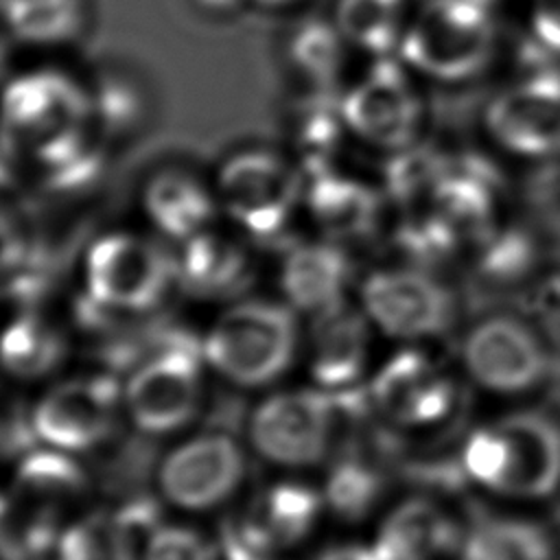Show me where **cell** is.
Segmentation results:
<instances>
[{"mask_svg": "<svg viewBox=\"0 0 560 560\" xmlns=\"http://www.w3.org/2000/svg\"><path fill=\"white\" fill-rule=\"evenodd\" d=\"M462 468L492 494L547 499L560 488V420L521 409L481 424L462 446Z\"/></svg>", "mask_w": 560, "mask_h": 560, "instance_id": "6da1fadb", "label": "cell"}, {"mask_svg": "<svg viewBox=\"0 0 560 560\" xmlns=\"http://www.w3.org/2000/svg\"><path fill=\"white\" fill-rule=\"evenodd\" d=\"M497 48L492 0H420L398 48L400 61L438 83L477 77Z\"/></svg>", "mask_w": 560, "mask_h": 560, "instance_id": "7a4b0ae2", "label": "cell"}, {"mask_svg": "<svg viewBox=\"0 0 560 560\" xmlns=\"http://www.w3.org/2000/svg\"><path fill=\"white\" fill-rule=\"evenodd\" d=\"M300 328L289 304L271 300H238L210 326L203 361L228 383L265 387L282 378L295 361Z\"/></svg>", "mask_w": 560, "mask_h": 560, "instance_id": "3957f363", "label": "cell"}, {"mask_svg": "<svg viewBox=\"0 0 560 560\" xmlns=\"http://www.w3.org/2000/svg\"><path fill=\"white\" fill-rule=\"evenodd\" d=\"M173 280H177V267L168 252L136 232L103 234L90 245L83 260L85 295L103 313L153 311Z\"/></svg>", "mask_w": 560, "mask_h": 560, "instance_id": "277c9868", "label": "cell"}, {"mask_svg": "<svg viewBox=\"0 0 560 560\" xmlns=\"http://www.w3.org/2000/svg\"><path fill=\"white\" fill-rule=\"evenodd\" d=\"M92 122L88 85L59 70H33L9 81L0 96V138L15 155L33 158Z\"/></svg>", "mask_w": 560, "mask_h": 560, "instance_id": "5b68a950", "label": "cell"}, {"mask_svg": "<svg viewBox=\"0 0 560 560\" xmlns=\"http://www.w3.org/2000/svg\"><path fill=\"white\" fill-rule=\"evenodd\" d=\"M212 186L219 208L256 238L278 236L304 197L295 164L269 149L232 153Z\"/></svg>", "mask_w": 560, "mask_h": 560, "instance_id": "8992f818", "label": "cell"}, {"mask_svg": "<svg viewBox=\"0 0 560 560\" xmlns=\"http://www.w3.org/2000/svg\"><path fill=\"white\" fill-rule=\"evenodd\" d=\"M324 389H282L256 405L247 422L254 451L273 466L298 470L324 462L335 444L339 411Z\"/></svg>", "mask_w": 560, "mask_h": 560, "instance_id": "52a82bcc", "label": "cell"}, {"mask_svg": "<svg viewBox=\"0 0 560 560\" xmlns=\"http://www.w3.org/2000/svg\"><path fill=\"white\" fill-rule=\"evenodd\" d=\"M201 361V348L184 341H168L142 359L122 389V409L131 424L147 435L184 429L203 398Z\"/></svg>", "mask_w": 560, "mask_h": 560, "instance_id": "ba28073f", "label": "cell"}, {"mask_svg": "<svg viewBox=\"0 0 560 560\" xmlns=\"http://www.w3.org/2000/svg\"><path fill=\"white\" fill-rule=\"evenodd\" d=\"M413 74L402 61L376 59L372 70L339 103L348 131L383 151L409 149L422 133L427 118Z\"/></svg>", "mask_w": 560, "mask_h": 560, "instance_id": "9c48e42d", "label": "cell"}, {"mask_svg": "<svg viewBox=\"0 0 560 560\" xmlns=\"http://www.w3.org/2000/svg\"><path fill=\"white\" fill-rule=\"evenodd\" d=\"M122 411V389L114 381L77 376L55 383L37 398L31 427L44 446L81 455L114 435Z\"/></svg>", "mask_w": 560, "mask_h": 560, "instance_id": "30bf717a", "label": "cell"}, {"mask_svg": "<svg viewBox=\"0 0 560 560\" xmlns=\"http://www.w3.org/2000/svg\"><path fill=\"white\" fill-rule=\"evenodd\" d=\"M247 475L245 451L228 433H197L175 444L158 466V490L184 512H208L236 494Z\"/></svg>", "mask_w": 560, "mask_h": 560, "instance_id": "8fae6325", "label": "cell"}, {"mask_svg": "<svg viewBox=\"0 0 560 560\" xmlns=\"http://www.w3.org/2000/svg\"><path fill=\"white\" fill-rule=\"evenodd\" d=\"M370 324L396 339H429L444 335L455 322V298L438 278L389 267L370 273L359 289Z\"/></svg>", "mask_w": 560, "mask_h": 560, "instance_id": "7c38bea8", "label": "cell"}, {"mask_svg": "<svg viewBox=\"0 0 560 560\" xmlns=\"http://www.w3.org/2000/svg\"><path fill=\"white\" fill-rule=\"evenodd\" d=\"M462 365L479 387L514 396L542 383L549 357L538 332L523 319L492 315L466 332Z\"/></svg>", "mask_w": 560, "mask_h": 560, "instance_id": "4fadbf2b", "label": "cell"}, {"mask_svg": "<svg viewBox=\"0 0 560 560\" xmlns=\"http://www.w3.org/2000/svg\"><path fill=\"white\" fill-rule=\"evenodd\" d=\"M368 400L389 424L418 431L435 427L453 413L457 387L433 359L407 348L374 372Z\"/></svg>", "mask_w": 560, "mask_h": 560, "instance_id": "5bb4252c", "label": "cell"}, {"mask_svg": "<svg viewBox=\"0 0 560 560\" xmlns=\"http://www.w3.org/2000/svg\"><path fill=\"white\" fill-rule=\"evenodd\" d=\"M492 138L514 155L547 158L560 151V81L547 74L503 90L486 116Z\"/></svg>", "mask_w": 560, "mask_h": 560, "instance_id": "9a60e30c", "label": "cell"}, {"mask_svg": "<svg viewBox=\"0 0 560 560\" xmlns=\"http://www.w3.org/2000/svg\"><path fill=\"white\" fill-rule=\"evenodd\" d=\"M324 494L298 481H276L260 488L245 505L238 525L228 534L260 553H280L300 545L315 529Z\"/></svg>", "mask_w": 560, "mask_h": 560, "instance_id": "2e32d148", "label": "cell"}, {"mask_svg": "<svg viewBox=\"0 0 560 560\" xmlns=\"http://www.w3.org/2000/svg\"><path fill=\"white\" fill-rule=\"evenodd\" d=\"M372 324L363 308L346 302L315 315L308 343V374L328 394H348L363 376L370 359Z\"/></svg>", "mask_w": 560, "mask_h": 560, "instance_id": "e0dca14e", "label": "cell"}, {"mask_svg": "<svg viewBox=\"0 0 560 560\" xmlns=\"http://www.w3.org/2000/svg\"><path fill=\"white\" fill-rule=\"evenodd\" d=\"M142 210L151 225L175 243L212 228L219 201L214 186L186 168H160L142 188Z\"/></svg>", "mask_w": 560, "mask_h": 560, "instance_id": "ac0fdd59", "label": "cell"}, {"mask_svg": "<svg viewBox=\"0 0 560 560\" xmlns=\"http://www.w3.org/2000/svg\"><path fill=\"white\" fill-rule=\"evenodd\" d=\"M457 521L427 497H409L383 518L374 547L383 560H444L462 545Z\"/></svg>", "mask_w": 560, "mask_h": 560, "instance_id": "d6986e66", "label": "cell"}, {"mask_svg": "<svg viewBox=\"0 0 560 560\" xmlns=\"http://www.w3.org/2000/svg\"><path fill=\"white\" fill-rule=\"evenodd\" d=\"M77 455L44 446L31 451L15 468L13 503L35 523H57L88 492V475Z\"/></svg>", "mask_w": 560, "mask_h": 560, "instance_id": "ffe728a7", "label": "cell"}, {"mask_svg": "<svg viewBox=\"0 0 560 560\" xmlns=\"http://www.w3.org/2000/svg\"><path fill=\"white\" fill-rule=\"evenodd\" d=\"M175 267L182 289L201 300L234 298L245 291L254 276L247 247L212 228L182 243Z\"/></svg>", "mask_w": 560, "mask_h": 560, "instance_id": "44dd1931", "label": "cell"}, {"mask_svg": "<svg viewBox=\"0 0 560 560\" xmlns=\"http://www.w3.org/2000/svg\"><path fill=\"white\" fill-rule=\"evenodd\" d=\"M350 262L339 243L313 241L289 249L280 267V289L295 313L319 315L343 302Z\"/></svg>", "mask_w": 560, "mask_h": 560, "instance_id": "7402d4cb", "label": "cell"}, {"mask_svg": "<svg viewBox=\"0 0 560 560\" xmlns=\"http://www.w3.org/2000/svg\"><path fill=\"white\" fill-rule=\"evenodd\" d=\"M88 0H0V26L28 48H68L90 28Z\"/></svg>", "mask_w": 560, "mask_h": 560, "instance_id": "603a6c76", "label": "cell"}, {"mask_svg": "<svg viewBox=\"0 0 560 560\" xmlns=\"http://www.w3.org/2000/svg\"><path fill=\"white\" fill-rule=\"evenodd\" d=\"M66 354L63 332L42 313H18L0 328V368L18 381L50 376Z\"/></svg>", "mask_w": 560, "mask_h": 560, "instance_id": "cb8c5ba5", "label": "cell"}, {"mask_svg": "<svg viewBox=\"0 0 560 560\" xmlns=\"http://www.w3.org/2000/svg\"><path fill=\"white\" fill-rule=\"evenodd\" d=\"M304 201L315 225L332 243L363 238L376 223L378 203L374 195L352 179L319 177L304 190Z\"/></svg>", "mask_w": 560, "mask_h": 560, "instance_id": "d4e9b609", "label": "cell"}, {"mask_svg": "<svg viewBox=\"0 0 560 560\" xmlns=\"http://www.w3.org/2000/svg\"><path fill=\"white\" fill-rule=\"evenodd\" d=\"M413 7V0H337L332 22L348 48L383 59L398 52Z\"/></svg>", "mask_w": 560, "mask_h": 560, "instance_id": "484cf974", "label": "cell"}, {"mask_svg": "<svg viewBox=\"0 0 560 560\" xmlns=\"http://www.w3.org/2000/svg\"><path fill=\"white\" fill-rule=\"evenodd\" d=\"M55 560H140V545L122 514L90 512L61 527Z\"/></svg>", "mask_w": 560, "mask_h": 560, "instance_id": "4316f807", "label": "cell"}, {"mask_svg": "<svg viewBox=\"0 0 560 560\" xmlns=\"http://www.w3.org/2000/svg\"><path fill=\"white\" fill-rule=\"evenodd\" d=\"M464 560H551L553 542L545 527L523 518H490L462 542Z\"/></svg>", "mask_w": 560, "mask_h": 560, "instance_id": "83f0119b", "label": "cell"}, {"mask_svg": "<svg viewBox=\"0 0 560 560\" xmlns=\"http://www.w3.org/2000/svg\"><path fill=\"white\" fill-rule=\"evenodd\" d=\"M92 122L98 133L129 136L140 127L149 112V98L140 81L127 72H103L94 83H88Z\"/></svg>", "mask_w": 560, "mask_h": 560, "instance_id": "f1b7e54d", "label": "cell"}, {"mask_svg": "<svg viewBox=\"0 0 560 560\" xmlns=\"http://www.w3.org/2000/svg\"><path fill=\"white\" fill-rule=\"evenodd\" d=\"M346 48L332 20H308L289 37V61L311 90H326L341 72Z\"/></svg>", "mask_w": 560, "mask_h": 560, "instance_id": "f546056e", "label": "cell"}, {"mask_svg": "<svg viewBox=\"0 0 560 560\" xmlns=\"http://www.w3.org/2000/svg\"><path fill=\"white\" fill-rule=\"evenodd\" d=\"M383 492V477L368 462L357 457L341 459L328 475L324 503L343 518L365 516Z\"/></svg>", "mask_w": 560, "mask_h": 560, "instance_id": "4dcf8cb0", "label": "cell"}, {"mask_svg": "<svg viewBox=\"0 0 560 560\" xmlns=\"http://www.w3.org/2000/svg\"><path fill=\"white\" fill-rule=\"evenodd\" d=\"M221 549L186 523H158L140 547V560H219Z\"/></svg>", "mask_w": 560, "mask_h": 560, "instance_id": "1f68e13d", "label": "cell"}, {"mask_svg": "<svg viewBox=\"0 0 560 560\" xmlns=\"http://www.w3.org/2000/svg\"><path fill=\"white\" fill-rule=\"evenodd\" d=\"M532 31L545 50L560 52V0H532Z\"/></svg>", "mask_w": 560, "mask_h": 560, "instance_id": "d6a6232c", "label": "cell"}, {"mask_svg": "<svg viewBox=\"0 0 560 560\" xmlns=\"http://www.w3.org/2000/svg\"><path fill=\"white\" fill-rule=\"evenodd\" d=\"M24 258V236L18 221L0 206V276L9 273Z\"/></svg>", "mask_w": 560, "mask_h": 560, "instance_id": "836d02e7", "label": "cell"}, {"mask_svg": "<svg viewBox=\"0 0 560 560\" xmlns=\"http://www.w3.org/2000/svg\"><path fill=\"white\" fill-rule=\"evenodd\" d=\"M317 560H383L374 545L363 542H339L319 553Z\"/></svg>", "mask_w": 560, "mask_h": 560, "instance_id": "e575fe53", "label": "cell"}, {"mask_svg": "<svg viewBox=\"0 0 560 560\" xmlns=\"http://www.w3.org/2000/svg\"><path fill=\"white\" fill-rule=\"evenodd\" d=\"M221 549H223L225 560H276V556H271V553H260V551L247 549L245 545L234 540L230 534H225Z\"/></svg>", "mask_w": 560, "mask_h": 560, "instance_id": "d590c367", "label": "cell"}, {"mask_svg": "<svg viewBox=\"0 0 560 560\" xmlns=\"http://www.w3.org/2000/svg\"><path fill=\"white\" fill-rule=\"evenodd\" d=\"M15 153L7 147V142L0 138V197L13 186L15 182Z\"/></svg>", "mask_w": 560, "mask_h": 560, "instance_id": "8d00e7d4", "label": "cell"}, {"mask_svg": "<svg viewBox=\"0 0 560 560\" xmlns=\"http://www.w3.org/2000/svg\"><path fill=\"white\" fill-rule=\"evenodd\" d=\"M192 2L199 11L208 15H230L243 4H247V0H192Z\"/></svg>", "mask_w": 560, "mask_h": 560, "instance_id": "74e56055", "label": "cell"}, {"mask_svg": "<svg viewBox=\"0 0 560 560\" xmlns=\"http://www.w3.org/2000/svg\"><path fill=\"white\" fill-rule=\"evenodd\" d=\"M0 560H24V547L15 534L0 527Z\"/></svg>", "mask_w": 560, "mask_h": 560, "instance_id": "f35d334b", "label": "cell"}, {"mask_svg": "<svg viewBox=\"0 0 560 560\" xmlns=\"http://www.w3.org/2000/svg\"><path fill=\"white\" fill-rule=\"evenodd\" d=\"M302 0H247V4L258 7V9H267V11H278V9H289L300 4Z\"/></svg>", "mask_w": 560, "mask_h": 560, "instance_id": "ab89813d", "label": "cell"}, {"mask_svg": "<svg viewBox=\"0 0 560 560\" xmlns=\"http://www.w3.org/2000/svg\"><path fill=\"white\" fill-rule=\"evenodd\" d=\"M7 39H9V35H7L4 28L0 26V68H2L4 61H7Z\"/></svg>", "mask_w": 560, "mask_h": 560, "instance_id": "60d3db41", "label": "cell"}]
</instances>
